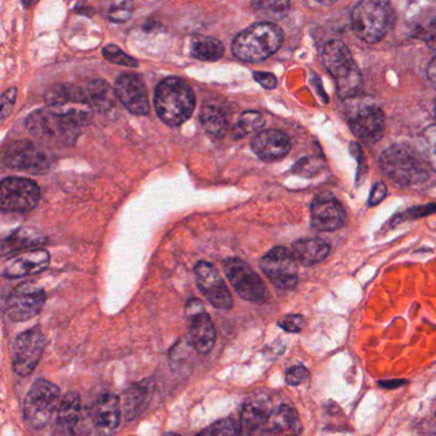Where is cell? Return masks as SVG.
Returning <instances> with one entry per match:
<instances>
[{
  "label": "cell",
  "instance_id": "1",
  "mask_svg": "<svg viewBox=\"0 0 436 436\" xmlns=\"http://www.w3.org/2000/svg\"><path fill=\"white\" fill-rule=\"evenodd\" d=\"M153 104L164 123L178 127L191 118L196 97L192 89L182 78L168 77L156 86Z\"/></svg>",
  "mask_w": 436,
  "mask_h": 436
},
{
  "label": "cell",
  "instance_id": "2",
  "mask_svg": "<svg viewBox=\"0 0 436 436\" xmlns=\"http://www.w3.org/2000/svg\"><path fill=\"white\" fill-rule=\"evenodd\" d=\"M282 44L283 33L279 26L271 22H259L235 36L232 50L238 59L256 63L271 57Z\"/></svg>",
  "mask_w": 436,
  "mask_h": 436
},
{
  "label": "cell",
  "instance_id": "3",
  "mask_svg": "<svg viewBox=\"0 0 436 436\" xmlns=\"http://www.w3.org/2000/svg\"><path fill=\"white\" fill-rule=\"evenodd\" d=\"M380 167L390 181L401 186H416L428 179V167L424 159L408 146L388 147L380 156Z\"/></svg>",
  "mask_w": 436,
  "mask_h": 436
},
{
  "label": "cell",
  "instance_id": "4",
  "mask_svg": "<svg viewBox=\"0 0 436 436\" xmlns=\"http://www.w3.org/2000/svg\"><path fill=\"white\" fill-rule=\"evenodd\" d=\"M26 128L33 137L45 144L72 146L80 136L81 126L77 121L53 109H39L26 119Z\"/></svg>",
  "mask_w": 436,
  "mask_h": 436
},
{
  "label": "cell",
  "instance_id": "5",
  "mask_svg": "<svg viewBox=\"0 0 436 436\" xmlns=\"http://www.w3.org/2000/svg\"><path fill=\"white\" fill-rule=\"evenodd\" d=\"M321 62L335 78L340 97H355L361 87L362 78L347 45L338 40L326 42L321 51Z\"/></svg>",
  "mask_w": 436,
  "mask_h": 436
},
{
  "label": "cell",
  "instance_id": "6",
  "mask_svg": "<svg viewBox=\"0 0 436 436\" xmlns=\"http://www.w3.org/2000/svg\"><path fill=\"white\" fill-rule=\"evenodd\" d=\"M392 19L393 13L390 6L378 0H364L357 3L351 15L353 31L366 42L381 40L388 33Z\"/></svg>",
  "mask_w": 436,
  "mask_h": 436
},
{
  "label": "cell",
  "instance_id": "7",
  "mask_svg": "<svg viewBox=\"0 0 436 436\" xmlns=\"http://www.w3.org/2000/svg\"><path fill=\"white\" fill-rule=\"evenodd\" d=\"M60 401V390L56 384L48 380H36L24 399V421L35 430L45 428L58 412Z\"/></svg>",
  "mask_w": 436,
  "mask_h": 436
},
{
  "label": "cell",
  "instance_id": "8",
  "mask_svg": "<svg viewBox=\"0 0 436 436\" xmlns=\"http://www.w3.org/2000/svg\"><path fill=\"white\" fill-rule=\"evenodd\" d=\"M45 100L50 109L72 118L80 126H86L92 119L89 95L77 86L68 83L56 85L49 89Z\"/></svg>",
  "mask_w": 436,
  "mask_h": 436
},
{
  "label": "cell",
  "instance_id": "9",
  "mask_svg": "<svg viewBox=\"0 0 436 436\" xmlns=\"http://www.w3.org/2000/svg\"><path fill=\"white\" fill-rule=\"evenodd\" d=\"M3 162L10 169L31 174H44L51 168V160L47 153L28 140L8 144L3 153Z\"/></svg>",
  "mask_w": 436,
  "mask_h": 436
},
{
  "label": "cell",
  "instance_id": "10",
  "mask_svg": "<svg viewBox=\"0 0 436 436\" xmlns=\"http://www.w3.org/2000/svg\"><path fill=\"white\" fill-rule=\"evenodd\" d=\"M260 267L267 279L279 290H293L299 282L297 261L292 251L278 246L267 252L260 261Z\"/></svg>",
  "mask_w": 436,
  "mask_h": 436
},
{
  "label": "cell",
  "instance_id": "11",
  "mask_svg": "<svg viewBox=\"0 0 436 436\" xmlns=\"http://www.w3.org/2000/svg\"><path fill=\"white\" fill-rule=\"evenodd\" d=\"M40 201V188L27 178L9 177L1 182V210L10 212L31 211Z\"/></svg>",
  "mask_w": 436,
  "mask_h": 436
},
{
  "label": "cell",
  "instance_id": "12",
  "mask_svg": "<svg viewBox=\"0 0 436 436\" xmlns=\"http://www.w3.org/2000/svg\"><path fill=\"white\" fill-rule=\"evenodd\" d=\"M45 348V337L39 328L21 333L13 343L12 364L19 376H28L40 362Z\"/></svg>",
  "mask_w": 436,
  "mask_h": 436
},
{
  "label": "cell",
  "instance_id": "13",
  "mask_svg": "<svg viewBox=\"0 0 436 436\" xmlns=\"http://www.w3.org/2000/svg\"><path fill=\"white\" fill-rule=\"evenodd\" d=\"M224 271L241 299L250 302H264L267 299V290L262 279L243 260L226 259Z\"/></svg>",
  "mask_w": 436,
  "mask_h": 436
},
{
  "label": "cell",
  "instance_id": "14",
  "mask_svg": "<svg viewBox=\"0 0 436 436\" xmlns=\"http://www.w3.org/2000/svg\"><path fill=\"white\" fill-rule=\"evenodd\" d=\"M185 312L188 321L190 339L194 349L202 355L210 353L217 340V331L201 301L190 299L187 302Z\"/></svg>",
  "mask_w": 436,
  "mask_h": 436
},
{
  "label": "cell",
  "instance_id": "15",
  "mask_svg": "<svg viewBox=\"0 0 436 436\" xmlns=\"http://www.w3.org/2000/svg\"><path fill=\"white\" fill-rule=\"evenodd\" d=\"M194 276L199 290L212 306L218 310H229L233 307V297L224 279L210 262H197L194 267Z\"/></svg>",
  "mask_w": 436,
  "mask_h": 436
},
{
  "label": "cell",
  "instance_id": "16",
  "mask_svg": "<svg viewBox=\"0 0 436 436\" xmlns=\"http://www.w3.org/2000/svg\"><path fill=\"white\" fill-rule=\"evenodd\" d=\"M45 292L31 284L17 287L6 302V312L12 321L22 323L39 315L45 305Z\"/></svg>",
  "mask_w": 436,
  "mask_h": 436
},
{
  "label": "cell",
  "instance_id": "17",
  "mask_svg": "<svg viewBox=\"0 0 436 436\" xmlns=\"http://www.w3.org/2000/svg\"><path fill=\"white\" fill-rule=\"evenodd\" d=\"M49 261L48 251L44 249L17 251L4 256L1 274L10 279L39 274L48 267Z\"/></svg>",
  "mask_w": 436,
  "mask_h": 436
},
{
  "label": "cell",
  "instance_id": "18",
  "mask_svg": "<svg viewBox=\"0 0 436 436\" xmlns=\"http://www.w3.org/2000/svg\"><path fill=\"white\" fill-rule=\"evenodd\" d=\"M349 128L364 144H375L385 131L384 113L375 104L360 106L349 115Z\"/></svg>",
  "mask_w": 436,
  "mask_h": 436
},
{
  "label": "cell",
  "instance_id": "19",
  "mask_svg": "<svg viewBox=\"0 0 436 436\" xmlns=\"http://www.w3.org/2000/svg\"><path fill=\"white\" fill-rule=\"evenodd\" d=\"M114 91L117 99L131 113L147 115L150 112L145 85L137 74L128 73L121 76L115 82Z\"/></svg>",
  "mask_w": 436,
  "mask_h": 436
},
{
  "label": "cell",
  "instance_id": "20",
  "mask_svg": "<svg viewBox=\"0 0 436 436\" xmlns=\"http://www.w3.org/2000/svg\"><path fill=\"white\" fill-rule=\"evenodd\" d=\"M344 210L330 194H319L311 203V224L320 232H333L343 226Z\"/></svg>",
  "mask_w": 436,
  "mask_h": 436
},
{
  "label": "cell",
  "instance_id": "21",
  "mask_svg": "<svg viewBox=\"0 0 436 436\" xmlns=\"http://www.w3.org/2000/svg\"><path fill=\"white\" fill-rule=\"evenodd\" d=\"M90 414L99 434L108 436L119 426L121 416V401L114 394H104L92 404Z\"/></svg>",
  "mask_w": 436,
  "mask_h": 436
},
{
  "label": "cell",
  "instance_id": "22",
  "mask_svg": "<svg viewBox=\"0 0 436 436\" xmlns=\"http://www.w3.org/2000/svg\"><path fill=\"white\" fill-rule=\"evenodd\" d=\"M253 153L264 162H275L291 151V140L279 130H267L258 133L251 142Z\"/></svg>",
  "mask_w": 436,
  "mask_h": 436
},
{
  "label": "cell",
  "instance_id": "23",
  "mask_svg": "<svg viewBox=\"0 0 436 436\" xmlns=\"http://www.w3.org/2000/svg\"><path fill=\"white\" fill-rule=\"evenodd\" d=\"M155 390V380L145 379L132 384L123 394L121 413L127 421L136 420L151 402Z\"/></svg>",
  "mask_w": 436,
  "mask_h": 436
},
{
  "label": "cell",
  "instance_id": "24",
  "mask_svg": "<svg viewBox=\"0 0 436 436\" xmlns=\"http://www.w3.org/2000/svg\"><path fill=\"white\" fill-rule=\"evenodd\" d=\"M301 422L297 412L287 404H282L269 413L261 436H299Z\"/></svg>",
  "mask_w": 436,
  "mask_h": 436
},
{
  "label": "cell",
  "instance_id": "25",
  "mask_svg": "<svg viewBox=\"0 0 436 436\" xmlns=\"http://www.w3.org/2000/svg\"><path fill=\"white\" fill-rule=\"evenodd\" d=\"M200 121L203 130L206 131L211 137H224L229 130L230 113L224 103L208 101L202 106L200 113Z\"/></svg>",
  "mask_w": 436,
  "mask_h": 436
},
{
  "label": "cell",
  "instance_id": "26",
  "mask_svg": "<svg viewBox=\"0 0 436 436\" xmlns=\"http://www.w3.org/2000/svg\"><path fill=\"white\" fill-rule=\"evenodd\" d=\"M81 401L76 393H67L59 404L57 428L60 435L72 436L81 421Z\"/></svg>",
  "mask_w": 436,
  "mask_h": 436
},
{
  "label": "cell",
  "instance_id": "27",
  "mask_svg": "<svg viewBox=\"0 0 436 436\" xmlns=\"http://www.w3.org/2000/svg\"><path fill=\"white\" fill-rule=\"evenodd\" d=\"M330 252L329 243L320 238L299 240L292 244V255L303 267H312L328 258Z\"/></svg>",
  "mask_w": 436,
  "mask_h": 436
},
{
  "label": "cell",
  "instance_id": "28",
  "mask_svg": "<svg viewBox=\"0 0 436 436\" xmlns=\"http://www.w3.org/2000/svg\"><path fill=\"white\" fill-rule=\"evenodd\" d=\"M269 413L267 403L261 401H252L244 404L240 419V436H252L256 430L262 428Z\"/></svg>",
  "mask_w": 436,
  "mask_h": 436
},
{
  "label": "cell",
  "instance_id": "29",
  "mask_svg": "<svg viewBox=\"0 0 436 436\" xmlns=\"http://www.w3.org/2000/svg\"><path fill=\"white\" fill-rule=\"evenodd\" d=\"M41 243H44V237L40 233L35 232L33 229L19 228L3 241L1 252L3 256H7L17 251L30 250L36 246H40Z\"/></svg>",
  "mask_w": 436,
  "mask_h": 436
},
{
  "label": "cell",
  "instance_id": "30",
  "mask_svg": "<svg viewBox=\"0 0 436 436\" xmlns=\"http://www.w3.org/2000/svg\"><path fill=\"white\" fill-rule=\"evenodd\" d=\"M191 54L200 60L215 62L224 56V45L212 36H196L191 41Z\"/></svg>",
  "mask_w": 436,
  "mask_h": 436
},
{
  "label": "cell",
  "instance_id": "31",
  "mask_svg": "<svg viewBox=\"0 0 436 436\" xmlns=\"http://www.w3.org/2000/svg\"><path fill=\"white\" fill-rule=\"evenodd\" d=\"M90 103L92 109H95L97 112H103L106 113L108 110H110L115 104V91H114L108 82L104 80H95L89 85Z\"/></svg>",
  "mask_w": 436,
  "mask_h": 436
},
{
  "label": "cell",
  "instance_id": "32",
  "mask_svg": "<svg viewBox=\"0 0 436 436\" xmlns=\"http://www.w3.org/2000/svg\"><path fill=\"white\" fill-rule=\"evenodd\" d=\"M265 124V118L259 112L249 110L240 115L238 121L232 128V138L241 140L249 136L250 133H255L261 130Z\"/></svg>",
  "mask_w": 436,
  "mask_h": 436
},
{
  "label": "cell",
  "instance_id": "33",
  "mask_svg": "<svg viewBox=\"0 0 436 436\" xmlns=\"http://www.w3.org/2000/svg\"><path fill=\"white\" fill-rule=\"evenodd\" d=\"M419 142L421 158L428 167L436 171V124L430 126L421 133Z\"/></svg>",
  "mask_w": 436,
  "mask_h": 436
},
{
  "label": "cell",
  "instance_id": "34",
  "mask_svg": "<svg viewBox=\"0 0 436 436\" xmlns=\"http://www.w3.org/2000/svg\"><path fill=\"white\" fill-rule=\"evenodd\" d=\"M133 4L130 1H118V3H109L106 4V16L110 22L114 24H123L126 22L132 15Z\"/></svg>",
  "mask_w": 436,
  "mask_h": 436
},
{
  "label": "cell",
  "instance_id": "35",
  "mask_svg": "<svg viewBox=\"0 0 436 436\" xmlns=\"http://www.w3.org/2000/svg\"><path fill=\"white\" fill-rule=\"evenodd\" d=\"M416 33L422 40L436 47V13L421 17L416 26Z\"/></svg>",
  "mask_w": 436,
  "mask_h": 436
},
{
  "label": "cell",
  "instance_id": "36",
  "mask_svg": "<svg viewBox=\"0 0 436 436\" xmlns=\"http://www.w3.org/2000/svg\"><path fill=\"white\" fill-rule=\"evenodd\" d=\"M103 56L106 60H109L114 65L127 67V68H137L138 67L137 60L130 57L128 54H126L124 51H121L117 45H106V48L103 49Z\"/></svg>",
  "mask_w": 436,
  "mask_h": 436
},
{
  "label": "cell",
  "instance_id": "37",
  "mask_svg": "<svg viewBox=\"0 0 436 436\" xmlns=\"http://www.w3.org/2000/svg\"><path fill=\"white\" fill-rule=\"evenodd\" d=\"M237 428L230 419H224L214 422L209 428L202 430L197 436H235Z\"/></svg>",
  "mask_w": 436,
  "mask_h": 436
},
{
  "label": "cell",
  "instance_id": "38",
  "mask_svg": "<svg viewBox=\"0 0 436 436\" xmlns=\"http://www.w3.org/2000/svg\"><path fill=\"white\" fill-rule=\"evenodd\" d=\"M253 7L267 16L280 17L288 12L291 4L288 1H260L253 3Z\"/></svg>",
  "mask_w": 436,
  "mask_h": 436
},
{
  "label": "cell",
  "instance_id": "39",
  "mask_svg": "<svg viewBox=\"0 0 436 436\" xmlns=\"http://www.w3.org/2000/svg\"><path fill=\"white\" fill-rule=\"evenodd\" d=\"M307 380H308V371H307L306 367L302 364L293 366L285 372V381L288 385H292V387L301 385Z\"/></svg>",
  "mask_w": 436,
  "mask_h": 436
},
{
  "label": "cell",
  "instance_id": "40",
  "mask_svg": "<svg viewBox=\"0 0 436 436\" xmlns=\"http://www.w3.org/2000/svg\"><path fill=\"white\" fill-rule=\"evenodd\" d=\"M278 324L283 330L288 333H299L305 328V319L301 315H287Z\"/></svg>",
  "mask_w": 436,
  "mask_h": 436
},
{
  "label": "cell",
  "instance_id": "41",
  "mask_svg": "<svg viewBox=\"0 0 436 436\" xmlns=\"http://www.w3.org/2000/svg\"><path fill=\"white\" fill-rule=\"evenodd\" d=\"M16 89H8L1 97V121H4L7 118V115L10 113L12 108L15 106L16 101Z\"/></svg>",
  "mask_w": 436,
  "mask_h": 436
},
{
  "label": "cell",
  "instance_id": "42",
  "mask_svg": "<svg viewBox=\"0 0 436 436\" xmlns=\"http://www.w3.org/2000/svg\"><path fill=\"white\" fill-rule=\"evenodd\" d=\"M436 203H430V205H425V206H417V208H412L410 210L407 211L405 214H403L404 219H419L422 217H428L430 214L435 212Z\"/></svg>",
  "mask_w": 436,
  "mask_h": 436
},
{
  "label": "cell",
  "instance_id": "43",
  "mask_svg": "<svg viewBox=\"0 0 436 436\" xmlns=\"http://www.w3.org/2000/svg\"><path fill=\"white\" fill-rule=\"evenodd\" d=\"M255 81L259 82L262 87L267 90L275 89L278 85V80L273 73L269 72H255L253 73Z\"/></svg>",
  "mask_w": 436,
  "mask_h": 436
},
{
  "label": "cell",
  "instance_id": "44",
  "mask_svg": "<svg viewBox=\"0 0 436 436\" xmlns=\"http://www.w3.org/2000/svg\"><path fill=\"white\" fill-rule=\"evenodd\" d=\"M385 196H387V186L383 182H378L375 186L372 187L371 194L369 199L370 206L380 203L385 199Z\"/></svg>",
  "mask_w": 436,
  "mask_h": 436
},
{
  "label": "cell",
  "instance_id": "45",
  "mask_svg": "<svg viewBox=\"0 0 436 436\" xmlns=\"http://www.w3.org/2000/svg\"><path fill=\"white\" fill-rule=\"evenodd\" d=\"M428 77L433 86L436 89V56L431 59L428 67Z\"/></svg>",
  "mask_w": 436,
  "mask_h": 436
},
{
  "label": "cell",
  "instance_id": "46",
  "mask_svg": "<svg viewBox=\"0 0 436 436\" xmlns=\"http://www.w3.org/2000/svg\"><path fill=\"white\" fill-rule=\"evenodd\" d=\"M162 436H181L178 435V434H174V433H167V434H164Z\"/></svg>",
  "mask_w": 436,
  "mask_h": 436
},
{
  "label": "cell",
  "instance_id": "47",
  "mask_svg": "<svg viewBox=\"0 0 436 436\" xmlns=\"http://www.w3.org/2000/svg\"><path fill=\"white\" fill-rule=\"evenodd\" d=\"M435 115H436V104H435Z\"/></svg>",
  "mask_w": 436,
  "mask_h": 436
}]
</instances>
